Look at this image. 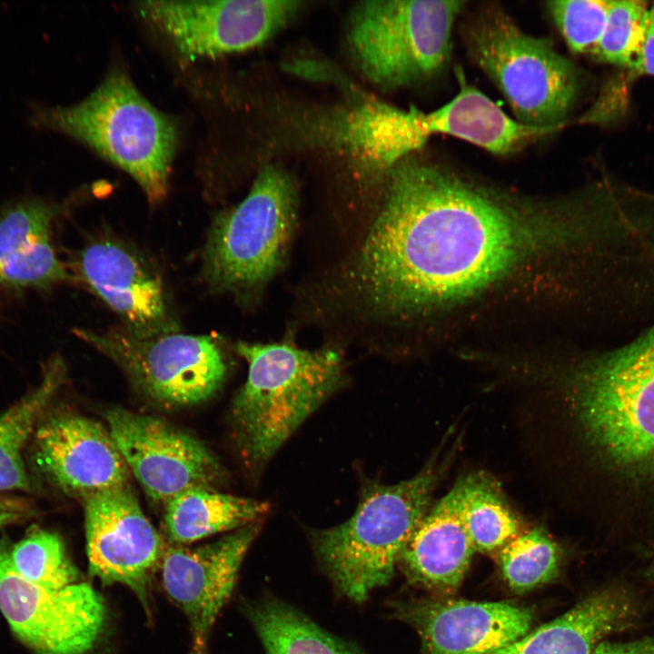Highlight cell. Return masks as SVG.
I'll use <instances>...</instances> for the list:
<instances>
[{"label": "cell", "instance_id": "6da1fadb", "mask_svg": "<svg viewBox=\"0 0 654 654\" xmlns=\"http://www.w3.org/2000/svg\"><path fill=\"white\" fill-rule=\"evenodd\" d=\"M385 182L337 282L354 312L380 327L479 293L582 233L572 209L520 199L412 154Z\"/></svg>", "mask_w": 654, "mask_h": 654}, {"label": "cell", "instance_id": "7a4b0ae2", "mask_svg": "<svg viewBox=\"0 0 654 654\" xmlns=\"http://www.w3.org/2000/svg\"><path fill=\"white\" fill-rule=\"evenodd\" d=\"M573 378L571 405L588 445L629 483L654 481V326Z\"/></svg>", "mask_w": 654, "mask_h": 654}, {"label": "cell", "instance_id": "3957f363", "mask_svg": "<svg viewBox=\"0 0 654 654\" xmlns=\"http://www.w3.org/2000/svg\"><path fill=\"white\" fill-rule=\"evenodd\" d=\"M235 350L248 375L233 401L234 434L245 462L260 470L343 385L344 364L337 350H303L289 342H239Z\"/></svg>", "mask_w": 654, "mask_h": 654}, {"label": "cell", "instance_id": "277c9868", "mask_svg": "<svg viewBox=\"0 0 654 654\" xmlns=\"http://www.w3.org/2000/svg\"><path fill=\"white\" fill-rule=\"evenodd\" d=\"M37 124L84 144L130 174L151 203L167 195L178 134L173 120L114 68L84 100L37 109Z\"/></svg>", "mask_w": 654, "mask_h": 654}, {"label": "cell", "instance_id": "5b68a950", "mask_svg": "<svg viewBox=\"0 0 654 654\" xmlns=\"http://www.w3.org/2000/svg\"><path fill=\"white\" fill-rule=\"evenodd\" d=\"M440 472L433 459L409 480L370 485L346 521L313 532L314 551L343 595L361 602L391 580L406 542L430 509Z\"/></svg>", "mask_w": 654, "mask_h": 654}, {"label": "cell", "instance_id": "8992f818", "mask_svg": "<svg viewBox=\"0 0 654 654\" xmlns=\"http://www.w3.org/2000/svg\"><path fill=\"white\" fill-rule=\"evenodd\" d=\"M298 193L283 169L263 167L247 196L213 221L203 277L214 291L253 296L282 269L297 225Z\"/></svg>", "mask_w": 654, "mask_h": 654}, {"label": "cell", "instance_id": "52a82bcc", "mask_svg": "<svg viewBox=\"0 0 654 654\" xmlns=\"http://www.w3.org/2000/svg\"><path fill=\"white\" fill-rule=\"evenodd\" d=\"M458 0L366 1L352 11L347 40L363 75L385 89L439 72L463 6Z\"/></svg>", "mask_w": 654, "mask_h": 654}, {"label": "cell", "instance_id": "ba28073f", "mask_svg": "<svg viewBox=\"0 0 654 654\" xmlns=\"http://www.w3.org/2000/svg\"><path fill=\"white\" fill-rule=\"evenodd\" d=\"M467 44L517 121L533 126L564 124L578 96L579 77L550 41L524 33L505 13L490 9L470 25Z\"/></svg>", "mask_w": 654, "mask_h": 654}, {"label": "cell", "instance_id": "9c48e42d", "mask_svg": "<svg viewBox=\"0 0 654 654\" xmlns=\"http://www.w3.org/2000/svg\"><path fill=\"white\" fill-rule=\"evenodd\" d=\"M76 334L114 361L152 400L166 406H188L211 398L227 373L218 337L168 333L138 338L122 329Z\"/></svg>", "mask_w": 654, "mask_h": 654}, {"label": "cell", "instance_id": "30bf717a", "mask_svg": "<svg viewBox=\"0 0 654 654\" xmlns=\"http://www.w3.org/2000/svg\"><path fill=\"white\" fill-rule=\"evenodd\" d=\"M0 610L13 632L35 654H84L105 622L103 598L85 582L49 589L22 578L0 540Z\"/></svg>", "mask_w": 654, "mask_h": 654}, {"label": "cell", "instance_id": "8fae6325", "mask_svg": "<svg viewBox=\"0 0 654 654\" xmlns=\"http://www.w3.org/2000/svg\"><path fill=\"white\" fill-rule=\"evenodd\" d=\"M289 0L143 1L139 14L188 60L263 45L301 8Z\"/></svg>", "mask_w": 654, "mask_h": 654}, {"label": "cell", "instance_id": "7c38bea8", "mask_svg": "<svg viewBox=\"0 0 654 654\" xmlns=\"http://www.w3.org/2000/svg\"><path fill=\"white\" fill-rule=\"evenodd\" d=\"M109 432L130 472L154 500L167 503L223 476L213 454L194 437L161 419L116 408L105 414Z\"/></svg>", "mask_w": 654, "mask_h": 654}, {"label": "cell", "instance_id": "4fadbf2b", "mask_svg": "<svg viewBox=\"0 0 654 654\" xmlns=\"http://www.w3.org/2000/svg\"><path fill=\"white\" fill-rule=\"evenodd\" d=\"M89 572L106 584L129 587L144 604L149 576L162 560L164 541L129 484L83 499Z\"/></svg>", "mask_w": 654, "mask_h": 654}, {"label": "cell", "instance_id": "5bb4252c", "mask_svg": "<svg viewBox=\"0 0 654 654\" xmlns=\"http://www.w3.org/2000/svg\"><path fill=\"white\" fill-rule=\"evenodd\" d=\"M30 443L35 471L66 494L84 499L128 484L130 471L109 431L86 417L45 411Z\"/></svg>", "mask_w": 654, "mask_h": 654}, {"label": "cell", "instance_id": "9a60e30c", "mask_svg": "<svg viewBox=\"0 0 654 654\" xmlns=\"http://www.w3.org/2000/svg\"><path fill=\"white\" fill-rule=\"evenodd\" d=\"M256 522L196 548H165L163 583L185 613L191 654H204L214 621L233 590L244 556L259 530Z\"/></svg>", "mask_w": 654, "mask_h": 654}, {"label": "cell", "instance_id": "2e32d148", "mask_svg": "<svg viewBox=\"0 0 654 654\" xmlns=\"http://www.w3.org/2000/svg\"><path fill=\"white\" fill-rule=\"evenodd\" d=\"M74 271L134 336L177 332L160 277L131 247L111 238L93 241L77 254Z\"/></svg>", "mask_w": 654, "mask_h": 654}, {"label": "cell", "instance_id": "e0dca14e", "mask_svg": "<svg viewBox=\"0 0 654 654\" xmlns=\"http://www.w3.org/2000/svg\"><path fill=\"white\" fill-rule=\"evenodd\" d=\"M312 137L348 153L368 169L386 173L431 137L424 112L363 101L318 116Z\"/></svg>", "mask_w": 654, "mask_h": 654}, {"label": "cell", "instance_id": "ac0fdd59", "mask_svg": "<svg viewBox=\"0 0 654 654\" xmlns=\"http://www.w3.org/2000/svg\"><path fill=\"white\" fill-rule=\"evenodd\" d=\"M427 654H492L527 634L530 611L505 602L420 601L398 609Z\"/></svg>", "mask_w": 654, "mask_h": 654}, {"label": "cell", "instance_id": "d6986e66", "mask_svg": "<svg viewBox=\"0 0 654 654\" xmlns=\"http://www.w3.org/2000/svg\"><path fill=\"white\" fill-rule=\"evenodd\" d=\"M59 206L25 198L0 209V282L47 289L68 275L56 257L52 225Z\"/></svg>", "mask_w": 654, "mask_h": 654}, {"label": "cell", "instance_id": "ffe728a7", "mask_svg": "<svg viewBox=\"0 0 654 654\" xmlns=\"http://www.w3.org/2000/svg\"><path fill=\"white\" fill-rule=\"evenodd\" d=\"M474 551L452 487L419 522L399 561L414 583L451 593L461 583Z\"/></svg>", "mask_w": 654, "mask_h": 654}, {"label": "cell", "instance_id": "44dd1931", "mask_svg": "<svg viewBox=\"0 0 654 654\" xmlns=\"http://www.w3.org/2000/svg\"><path fill=\"white\" fill-rule=\"evenodd\" d=\"M637 612L629 590L610 587L492 654H592L604 637L630 625Z\"/></svg>", "mask_w": 654, "mask_h": 654}, {"label": "cell", "instance_id": "7402d4cb", "mask_svg": "<svg viewBox=\"0 0 654 654\" xmlns=\"http://www.w3.org/2000/svg\"><path fill=\"white\" fill-rule=\"evenodd\" d=\"M268 510L267 502L196 487L166 503L164 525L173 542L190 543L256 522Z\"/></svg>", "mask_w": 654, "mask_h": 654}, {"label": "cell", "instance_id": "603a6c76", "mask_svg": "<svg viewBox=\"0 0 654 654\" xmlns=\"http://www.w3.org/2000/svg\"><path fill=\"white\" fill-rule=\"evenodd\" d=\"M60 357L45 364L37 387L0 414V491H30L24 451L64 378Z\"/></svg>", "mask_w": 654, "mask_h": 654}, {"label": "cell", "instance_id": "cb8c5ba5", "mask_svg": "<svg viewBox=\"0 0 654 654\" xmlns=\"http://www.w3.org/2000/svg\"><path fill=\"white\" fill-rule=\"evenodd\" d=\"M453 487L461 520L475 550L501 549L520 533L516 515L487 474L471 473Z\"/></svg>", "mask_w": 654, "mask_h": 654}, {"label": "cell", "instance_id": "d4e9b609", "mask_svg": "<svg viewBox=\"0 0 654 654\" xmlns=\"http://www.w3.org/2000/svg\"><path fill=\"white\" fill-rule=\"evenodd\" d=\"M249 617L266 654H360L291 606L269 599Z\"/></svg>", "mask_w": 654, "mask_h": 654}, {"label": "cell", "instance_id": "484cf974", "mask_svg": "<svg viewBox=\"0 0 654 654\" xmlns=\"http://www.w3.org/2000/svg\"><path fill=\"white\" fill-rule=\"evenodd\" d=\"M10 560L22 578L38 586L61 589L78 582V571L53 531L31 530L10 547Z\"/></svg>", "mask_w": 654, "mask_h": 654}, {"label": "cell", "instance_id": "4316f807", "mask_svg": "<svg viewBox=\"0 0 654 654\" xmlns=\"http://www.w3.org/2000/svg\"><path fill=\"white\" fill-rule=\"evenodd\" d=\"M560 553L556 543L540 528L520 532L500 552L507 582L525 591L551 580L558 571Z\"/></svg>", "mask_w": 654, "mask_h": 654}, {"label": "cell", "instance_id": "83f0119b", "mask_svg": "<svg viewBox=\"0 0 654 654\" xmlns=\"http://www.w3.org/2000/svg\"><path fill=\"white\" fill-rule=\"evenodd\" d=\"M649 5L638 0H610L606 25L592 56L629 69L644 37Z\"/></svg>", "mask_w": 654, "mask_h": 654}, {"label": "cell", "instance_id": "f1b7e54d", "mask_svg": "<svg viewBox=\"0 0 654 654\" xmlns=\"http://www.w3.org/2000/svg\"><path fill=\"white\" fill-rule=\"evenodd\" d=\"M610 0H557L548 11L575 54H592L604 31Z\"/></svg>", "mask_w": 654, "mask_h": 654}, {"label": "cell", "instance_id": "f546056e", "mask_svg": "<svg viewBox=\"0 0 654 654\" xmlns=\"http://www.w3.org/2000/svg\"><path fill=\"white\" fill-rule=\"evenodd\" d=\"M629 70L632 75L654 76V4L649 9L646 30L639 54Z\"/></svg>", "mask_w": 654, "mask_h": 654}, {"label": "cell", "instance_id": "4dcf8cb0", "mask_svg": "<svg viewBox=\"0 0 654 654\" xmlns=\"http://www.w3.org/2000/svg\"><path fill=\"white\" fill-rule=\"evenodd\" d=\"M592 654H654V636L627 642L601 641Z\"/></svg>", "mask_w": 654, "mask_h": 654}, {"label": "cell", "instance_id": "1f68e13d", "mask_svg": "<svg viewBox=\"0 0 654 654\" xmlns=\"http://www.w3.org/2000/svg\"><path fill=\"white\" fill-rule=\"evenodd\" d=\"M28 508L21 501L5 499L0 500V527L19 521L29 516Z\"/></svg>", "mask_w": 654, "mask_h": 654}, {"label": "cell", "instance_id": "d6a6232c", "mask_svg": "<svg viewBox=\"0 0 654 654\" xmlns=\"http://www.w3.org/2000/svg\"><path fill=\"white\" fill-rule=\"evenodd\" d=\"M3 500V499L0 498V500Z\"/></svg>", "mask_w": 654, "mask_h": 654}]
</instances>
